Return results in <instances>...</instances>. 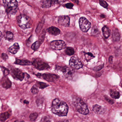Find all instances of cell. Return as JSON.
<instances>
[{"mask_svg":"<svg viewBox=\"0 0 122 122\" xmlns=\"http://www.w3.org/2000/svg\"><path fill=\"white\" fill-rule=\"evenodd\" d=\"M51 110L54 114L60 117L67 115L68 112V106L66 102L58 99L54 100L52 102Z\"/></svg>","mask_w":122,"mask_h":122,"instance_id":"obj_1","label":"cell"},{"mask_svg":"<svg viewBox=\"0 0 122 122\" xmlns=\"http://www.w3.org/2000/svg\"><path fill=\"white\" fill-rule=\"evenodd\" d=\"M73 103L79 113L84 115L89 114V110L87 105L80 98L75 97L73 98Z\"/></svg>","mask_w":122,"mask_h":122,"instance_id":"obj_2","label":"cell"},{"mask_svg":"<svg viewBox=\"0 0 122 122\" xmlns=\"http://www.w3.org/2000/svg\"><path fill=\"white\" fill-rule=\"evenodd\" d=\"M6 12L10 15L15 14L18 8V2L16 0H3Z\"/></svg>","mask_w":122,"mask_h":122,"instance_id":"obj_3","label":"cell"},{"mask_svg":"<svg viewBox=\"0 0 122 122\" xmlns=\"http://www.w3.org/2000/svg\"><path fill=\"white\" fill-rule=\"evenodd\" d=\"M16 19L19 26L23 29L29 28L32 26V21L31 19L26 15H19Z\"/></svg>","mask_w":122,"mask_h":122,"instance_id":"obj_4","label":"cell"},{"mask_svg":"<svg viewBox=\"0 0 122 122\" xmlns=\"http://www.w3.org/2000/svg\"><path fill=\"white\" fill-rule=\"evenodd\" d=\"M56 69L62 72L65 77L68 79L72 80L75 75L74 70L70 67L57 66H56Z\"/></svg>","mask_w":122,"mask_h":122,"instance_id":"obj_5","label":"cell"},{"mask_svg":"<svg viewBox=\"0 0 122 122\" xmlns=\"http://www.w3.org/2000/svg\"><path fill=\"white\" fill-rule=\"evenodd\" d=\"M33 65L35 68L40 70H45L48 69L50 68L49 65L39 58L34 59L32 62Z\"/></svg>","mask_w":122,"mask_h":122,"instance_id":"obj_6","label":"cell"},{"mask_svg":"<svg viewBox=\"0 0 122 122\" xmlns=\"http://www.w3.org/2000/svg\"><path fill=\"white\" fill-rule=\"evenodd\" d=\"M11 71V75L14 79L21 81H22L26 76H29L28 74L25 75L26 73H24L20 70L17 68L12 69Z\"/></svg>","mask_w":122,"mask_h":122,"instance_id":"obj_7","label":"cell"},{"mask_svg":"<svg viewBox=\"0 0 122 122\" xmlns=\"http://www.w3.org/2000/svg\"><path fill=\"white\" fill-rule=\"evenodd\" d=\"M79 24L80 29L83 32H87L91 28V23L85 17L80 18L79 20Z\"/></svg>","mask_w":122,"mask_h":122,"instance_id":"obj_8","label":"cell"},{"mask_svg":"<svg viewBox=\"0 0 122 122\" xmlns=\"http://www.w3.org/2000/svg\"><path fill=\"white\" fill-rule=\"evenodd\" d=\"M50 47L55 50H60L65 48L66 44L64 41L61 40H56L50 43Z\"/></svg>","mask_w":122,"mask_h":122,"instance_id":"obj_9","label":"cell"},{"mask_svg":"<svg viewBox=\"0 0 122 122\" xmlns=\"http://www.w3.org/2000/svg\"><path fill=\"white\" fill-rule=\"evenodd\" d=\"M36 75L38 77L40 78L41 77L44 79L50 82H54L59 78L58 76L56 75L49 73L44 74H38Z\"/></svg>","mask_w":122,"mask_h":122,"instance_id":"obj_10","label":"cell"},{"mask_svg":"<svg viewBox=\"0 0 122 122\" xmlns=\"http://www.w3.org/2000/svg\"><path fill=\"white\" fill-rule=\"evenodd\" d=\"M69 65L71 67L75 69H79L83 66L81 61L76 56H72L69 61Z\"/></svg>","mask_w":122,"mask_h":122,"instance_id":"obj_11","label":"cell"},{"mask_svg":"<svg viewBox=\"0 0 122 122\" xmlns=\"http://www.w3.org/2000/svg\"><path fill=\"white\" fill-rule=\"evenodd\" d=\"M58 23L62 26L67 27L70 25V18L67 16H62L58 19Z\"/></svg>","mask_w":122,"mask_h":122,"instance_id":"obj_12","label":"cell"},{"mask_svg":"<svg viewBox=\"0 0 122 122\" xmlns=\"http://www.w3.org/2000/svg\"><path fill=\"white\" fill-rule=\"evenodd\" d=\"M1 84L2 86L6 89L10 88L11 86V82L6 76H4L1 80Z\"/></svg>","mask_w":122,"mask_h":122,"instance_id":"obj_13","label":"cell"},{"mask_svg":"<svg viewBox=\"0 0 122 122\" xmlns=\"http://www.w3.org/2000/svg\"><path fill=\"white\" fill-rule=\"evenodd\" d=\"M47 31L50 34L56 36L59 35L61 33V31L58 28L54 26L48 28L47 29Z\"/></svg>","mask_w":122,"mask_h":122,"instance_id":"obj_14","label":"cell"},{"mask_svg":"<svg viewBox=\"0 0 122 122\" xmlns=\"http://www.w3.org/2000/svg\"><path fill=\"white\" fill-rule=\"evenodd\" d=\"M20 49V47L18 43H15L12 46L8 49V51L13 54H16Z\"/></svg>","mask_w":122,"mask_h":122,"instance_id":"obj_15","label":"cell"},{"mask_svg":"<svg viewBox=\"0 0 122 122\" xmlns=\"http://www.w3.org/2000/svg\"><path fill=\"white\" fill-rule=\"evenodd\" d=\"M14 63L16 64L21 65H32V62L27 60H21L16 59Z\"/></svg>","mask_w":122,"mask_h":122,"instance_id":"obj_16","label":"cell"},{"mask_svg":"<svg viewBox=\"0 0 122 122\" xmlns=\"http://www.w3.org/2000/svg\"><path fill=\"white\" fill-rule=\"evenodd\" d=\"M11 116V113L7 112L0 113V122H4L8 119Z\"/></svg>","mask_w":122,"mask_h":122,"instance_id":"obj_17","label":"cell"},{"mask_svg":"<svg viewBox=\"0 0 122 122\" xmlns=\"http://www.w3.org/2000/svg\"><path fill=\"white\" fill-rule=\"evenodd\" d=\"M112 39L114 41H119L120 40V35L117 29L113 30L112 33Z\"/></svg>","mask_w":122,"mask_h":122,"instance_id":"obj_18","label":"cell"},{"mask_svg":"<svg viewBox=\"0 0 122 122\" xmlns=\"http://www.w3.org/2000/svg\"><path fill=\"white\" fill-rule=\"evenodd\" d=\"M102 33L105 38H107L110 36V31L109 28L106 26H104L102 29Z\"/></svg>","mask_w":122,"mask_h":122,"instance_id":"obj_19","label":"cell"},{"mask_svg":"<svg viewBox=\"0 0 122 122\" xmlns=\"http://www.w3.org/2000/svg\"><path fill=\"white\" fill-rule=\"evenodd\" d=\"M110 95L112 98L115 99H118L120 97L119 92L114 90H110Z\"/></svg>","mask_w":122,"mask_h":122,"instance_id":"obj_20","label":"cell"},{"mask_svg":"<svg viewBox=\"0 0 122 122\" xmlns=\"http://www.w3.org/2000/svg\"><path fill=\"white\" fill-rule=\"evenodd\" d=\"M56 1V0H46L44 2L43 6L45 8H49L55 4Z\"/></svg>","mask_w":122,"mask_h":122,"instance_id":"obj_21","label":"cell"},{"mask_svg":"<svg viewBox=\"0 0 122 122\" xmlns=\"http://www.w3.org/2000/svg\"><path fill=\"white\" fill-rule=\"evenodd\" d=\"M93 110L95 112L98 114H102L103 112L102 107L97 105H95L93 106Z\"/></svg>","mask_w":122,"mask_h":122,"instance_id":"obj_22","label":"cell"},{"mask_svg":"<svg viewBox=\"0 0 122 122\" xmlns=\"http://www.w3.org/2000/svg\"><path fill=\"white\" fill-rule=\"evenodd\" d=\"M4 37L6 40L11 41L13 38V34L10 31H6L4 35Z\"/></svg>","mask_w":122,"mask_h":122,"instance_id":"obj_23","label":"cell"},{"mask_svg":"<svg viewBox=\"0 0 122 122\" xmlns=\"http://www.w3.org/2000/svg\"><path fill=\"white\" fill-rule=\"evenodd\" d=\"M84 58L85 60L87 61H90L91 59L94 58V56H93V54L91 53H86L84 52Z\"/></svg>","mask_w":122,"mask_h":122,"instance_id":"obj_24","label":"cell"},{"mask_svg":"<svg viewBox=\"0 0 122 122\" xmlns=\"http://www.w3.org/2000/svg\"><path fill=\"white\" fill-rule=\"evenodd\" d=\"M65 53L68 56H72L74 53V49L71 47H67L65 51Z\"/></svg>","mask_w":122,"mask_h":122,"instance_id":"obj_25","label":"cell"},{"mask_svg":"<svg viewBox=\"0 0 122 122\" xmlns=\"http://www.w3.org/2000/svg\"><path fill=\"white\" fill-rule=\"evenodd\" d=\"M35 85L36 87H38L41 89H44L49 86V85L46 83L41 82H37Z\"/></svg>","mask_w":122,"mask_h":122,"instance_id":"obj_26","label":"cell"},{"mask_svg":"<svg viewBox=\"0 0 122 122\" xmlns=\"http://www.w3.org/2000/svg\"><path fill=\"white\" fill-rule=\"evenodd\" d=\"M40 46V43L39 41H37L33 44L31 46V48L34 51H36L39 48Z\"/></svg>","mask_w":122,"mask_h":122,"instance_id":"obj_27","label":"cell"},{"mask_svg":"<svg viewBox=\"0 0 122 122\" xmlns=\"http://www.w3.org/2000/svg\"><path fill=\"white\" fill-rule=\"evenodd\" d=\"M38 114L36 113H33L31 114L29 116L30 120L31 121H34L38 117Z\"/></svg>","mask_w":122,"mask_h":122,"instance_id":"obj_28","label":"cell"},{"mask_svg":"<svg viewBox=\"0 0 122 122\" xmlns=\"http://www.w3.org/2000/svg\"><path fill=\"white\" fill-rule=\"evenodd\" d=\"M99 4L105 8H107L108 7V4L106 1L104 0H100Z\"/></svg>","mask_w":122,"mask_h":122,"instance_id":"obj_29","label":"cell"},{"mask_svg":"<svg viewBox=\"0 0 122 122\" xmlns=\"http://www.w3.org/2000/svg\"><path fill=\"white\" fill-rule=\"evenodd\" d=\"M99 29L96 26H93L92 29V35H96L98 33Z\"/></svg>","mask_w":122,"mask_h":122,"instance_id":"obj_30","label":"cell"},{"mask_svg":"<svg viewBox=\"0 0 122 122\" xmlns=\"http://www.w3.org/2000/svg\"><path fill=\"white\" fill-rule=\"evenodd\" d=\"M1 69L2 70V71L3 72V74L4 76H6L8 75L9 74V73H10V71L9 70L6 69V68H5V67H1Z\"/></svg>","mask_w":122,"mask_h":122,"instance_id":"obj_31","label":"cell"},{"mask_svg":"<svg viewBox=\"0 0 122 122\" xmlns=\"http://www.w3.org/2000/svg\"><path fill=\"white\" fill-rule=\"evenodd\" d=\"M51 120L49 117H44L42 118L41 122H51Z\"/></svg>","mask_w":122,"mask_h":122,"instance_id":"obj_32","label":"cell"},{"mask_svg":"<svg viewBox=\"0 0 122 122\" xmlns=\"http://www.w3.org/2000/svg\"><path fill=\"white\" fill-rule=\"evenodd\" d=\"M31 91L32 93H33V94H37L38 92V89L36 88V87L35 86H33V87H32Z\"/></svg>","mask_w":122,"mask_h":122,"instance_id":"obj_33","label":"cell"},{"mask_svg":"<svg viewBox=\"0 0 122 122\" xmlns=\"http://www.w3.org/2000/svg\"><path fill=\"white\" fill-rule=\"evenodd\" d=\"M2 6H0V18L2 17L5 13V9Z\"/></svg>","mask_w":122,"mask_h":122,"instance_id":"obj_34","label":"cell"},{"mask_svg":"<svg viewBox=\"0 0 122 122\" xmlns=\"http://www.w3.org/2000/svg\"><path fill=\"white\" fill-rule=\"evenodd\" d=\"M65 6L67 8L71 9L73 6H74V4L71 3H68L66 4Z\"/></svg>","mask_w":122,"mask_h":122,"instance_id":"obj_35","label":"cell"},{"mask_svg":"<svg viewBox=\"0 0 122 122\" xmlns=\"http://www.w3.org/2000/svg\"><path fill=\"white\" fill-rule=\"evenodd\" d=\"M105 99H106V100H107V101L109 102V103L112 104H114V100H112V99H110V98H109V97H105Z\"/></svg>","mask_w":122,"mask_h":122,"instance_id":"obj_36","label":"cell"},{"mask_svg":"<svg viewBox=\"0 0 122 122\" xmlns=\"http://www.w3.org/2000/svg\"><path fill=\"white\" fill-rule=\"evenodd\" d=\"M104 65H99L98 66L95 67V69L97 71H99V70H100L102 69L103 68Z\"/></svg>","mask_w":122,"mask_h":122,"instance_id":"obj_37","label":"cell"},{"mask_svg":"<svg viewBox=\"0 0 122 122\" xmlns=\"http://www.w3.org/2000/svg\"><path fill=\"white\" fill-rule=\"evenodd\" d=\"M2 57L3 58V59H4L5 61H6V60H7L8 59V56L5 53H3L2 54Z\"/></svg>","mask_w":122,"mask_h":122,"instance_id":"obj_38","label":"cell"},{"mask_svg":"<svg viewBox=\"0 0 122 122\" xmlns=\"http://www.w3.org/2000/svg\"><path fill=\"white\" fill-rule=\"evenodd\" d=\"M113 57L112 56H111L109 58V62L110 64H112L113 62Z\"/></svg>","mask_w":122,"mask_h":122,"instance_id":"obj_39","label":"cell"},{"mask_svg":"<svg viewBox=\"0 0 122 122\" xmlns=\"http://www.w3.org/2000/svg\"><path fill=\"white\" fill-rule=\"evenodd\" d=\"M23 103L24 104H29V102L28 101H27L26 100H24L23 101Z\"/></svg>","mask_w":122,"mask_h":122,"instance_id":"obj_40","label":"cell"},{"mask_svg":"<svg viewBox=\"0 0 122 122\" xmlns=\"http://www.w3.org/2000/svg\"><path fill=\"white\" fill-rule=\"evenodd\" d=\"M2 37H3V35H2L1 32L0 31V41L2 39Z\"/></svg>","mask_w":122,"mask_h":122,"instance_id":"obj_41","label":"cell"},{"mask_svg":"<svg viewBox=\"0 0 122 122\" xmlns=\"http://www.w3.org/2000/svg\"><path fill=\"white\" fill-rule=\"evenodd\" d=\"M69 122L67 120H65L64 121H61V122Z\"/></svg>","mask_w":122,"mask_h":122,"instance_id":"obj_42","label":"cell"},{"mask_svg":"<svg viewBox=\"0 0 122 122\" xmlns=\"http://www.w3.org/2000/svg\"><path fill=\"white\" fill-rule=\"evenodd\" d=\"M14 122H24V121H20V122H19V121H15Z\"/></svg>","mask_w":122,"mask_h":122,"instance_id":"obj_43","label":"cell"},{"mask_svg":"<svg viewBox=\"0 0 122 122\" xmlns=\"http://www.w3.org/2000/svg\"><path fill=\"white\" fill-rule=\"evenodd\" d=\"M101 16L102 17V18H105V15H101Z\"/></svg>","mask_w":122,"mask_h":122,"instance_id":"obj_44","label":"cell"},{"mask_svg":"<svg viewBox=\"0 0 122 122\" xmlns=\"http://www.w3.org/2000/svg\"><path fill=\"white\" fill-rule=\"evenodd\" d=\"M121 86H122V85H121Z\"/></svg>","mask_w":122,"mask_h":122,"instance_id":"obj_45","label":"cell"}]
</instances>
